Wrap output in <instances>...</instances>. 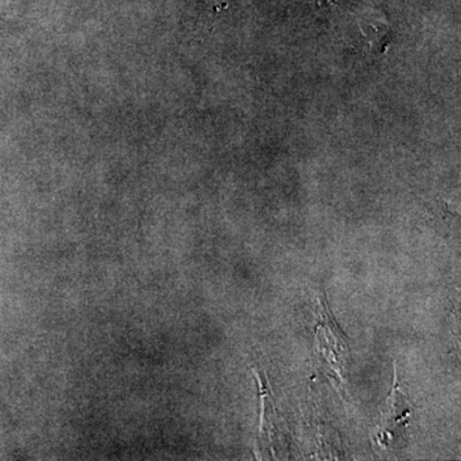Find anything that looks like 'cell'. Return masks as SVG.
<instances>
[{
	"mask_svg": "<svg viewBox=\"0 0 461 461\" xmlns=\"http://www.w3.org/2000/svg\"><path fill=\"white\" fill-rule=\"evenodd\" d=\"M357 25L369 47L378 53H384L388 47L387 36L390 26L386 16L375 8H363L357 16Z\"/></svg>",
	"mask_w": 461,
	"mask_h": 461,
	"instance_id": "6da1fadb",
	"label": "cell"
},
{
	"mask_svg": "<svg viewBox=\"0 0 461 461\" xmlns=\"http://www.w3.org/2000/svg\"><path fill=\"white\" fill-rule=\"evenodd\" d=\"M409 403L406 402V397L402 396V391H400L399 384H396L393 386V393L388 397L387 408L384 411V418H382L381 427L382 433L388 432L393 427H396L399 421L405 420L411 415V411H408Z\"/></svg>",
	"mask_w": 461,
	"mask_h": 461,
	"instance_id": "7a4b0ae2",
	"label": "cell"
},
{
	"mask_svg": "<svg viewBox=\"0 0 461 461\" xmlns=\"http://www.w3.org/2000/svg\"><path fill=\"white\" fill-rule=\"evenodd\" d=\"M320 7H332L339 3V0H314Z\"/></svg>",
	"mask_w": 461,
	"mask_h": 461,
	"instance_id": "3957f363",
	"label": "cell"
}]
</instances>
